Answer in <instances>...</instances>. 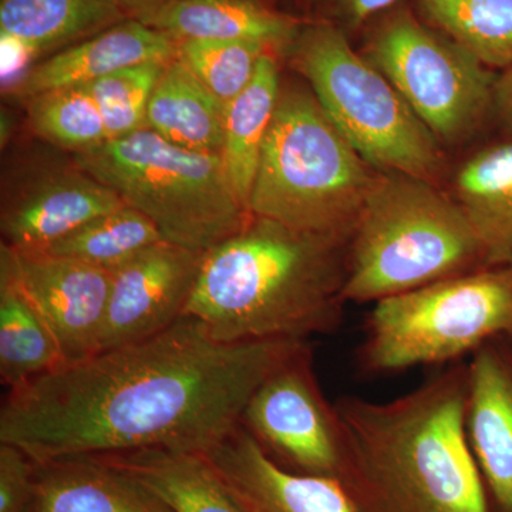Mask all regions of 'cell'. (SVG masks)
Returning a JSON list of instances; mask_svg holds the SVG:
<instances>
[{
    "instance_id": "1",
    "label": "cell",
    "mask_w": 512,
    "mask_h": 512,
    "mask_svg": "<svg viewBox=\"0 0 512 512\" xmlns=\"http://www.w3.org/2000/svg\"><path fill=\"white\" fill-rule=\"evenodd\" d=\"M308 340L225 343L184 315L158 335L9 390L0 443L35 463L143 450L205 454L266 377Z\"/></svg>"
},
{
    "instance_id": "2",
    "label": "cell",
    "mask_w": 512,
    "mask_h": 512,
    "mask_svg": "<svg viewBox=\"0 0 512 512\" xmlns=\"http://www.w3.org/2000/svg\"><path fill=\"white\" fill-rule=\"evenodd\" d=\"M467 363L389 402L336 400L357 512H493L466 433Z\"/></svg>"
},
{
    "instance_id": "3",
    "label": "cell",
    "mask_w": 512,
    "mask_h": 512,
    "mask_svg": "<svg viewBox=\"0 0 512 512\" xmlns=\"http://www.w3.org/2000/svg\"><path fill=\"white\" fill-rule=\"evenodd\" d=\"M348 241L252 215L205 252L184 315L225 343L308 340L339 329Z\"/></svg>"
},
{
    "instance_id": "4",
    "label": "cell",
    "mask_w": 512,
    "mask_h": 512,
    "mask_svg": "<svg viewBox=\"0 0 512 512\" xmlns=\"http://www.w3.org/2000/svg\"><path fill=\"white\" fill-rule=\"evenodd\" d=\"M485 266L453 195L412 175L377 171L348 242L343 301L376 303Z\"/></svg>"
},
{
    "instance_id": "5",
    "label": "cell",
    "mask_w": 512,
    "mask_h": 512,
    "mask_svg": "<svg viewBox=\"0 0 512 512\" xmlns=\"http://www.w3.org/2000/svg\"><path fill=\"white\" fill-rule=\"evenodd\" d=\"M376 173L315 94L286 87L266 134L249 208L296 231L349 242Z\"/></svg>"
},
{
    "instance_id": "6",
    "label": "cell",
    "mask_w": 512,
    "mask_h": 512,
    "mask_svg": "<svg viewBox=\"0 0 512 512\" xmlns=\"http://www.w3.org/2000/svg\"><path fill=\"white\" fill-rule=\"evenodd\" d=\"M74 164L154 222L164 241L205 252L241 231L239 201L220 153L178 147L148 128L76 151Z\"/></svg>"
},
{
    "instance_id": "7",
    "label": "cell",
    "mask_w": 512,
    "mask_h": 512,
    "mask_svg": "<svg viewBox=\"0 0 512 512\" xmlns=\"http://www.w3.org/2000/svg\"><path fill=\"white\" fill-rule=\"evenodd\" d=\"M286 52L320 106L357 154L376 171L440 185L443 146L392 83L329 20L299 28Z\"/></svg>"
},
{
    "instance_id": "8",
    "label": "cell",
    "mask_w": 512,
    "mask_h": 512,
    "mask_svg": "<svg viewBox=\"0 0 512 512\" xmlns=\"http://www.w3.org/2000/svg\"><path fill=\"white\" fill-rule=\"evenodd\" d=\"M512 336V266H485L375 303L359 365L372 375L458 362Z\"/></svg>"
},
{
    "instance_id": "9",
    "label": "cell",
    "mask_w": 512,
    "mask_h": 512,
    "mask_svg": "<svg viewBox=\"0 0 512 512\" xmlns=\"http://www.w3.org/2000/svg\"><path fill=\"white\" fill-rule=\"evenodd\" d=\"M362 55L443 144L470 140L493 119L497 73L400 2L365 26Z\"/></svg>"
},
{
    "instance_id": "10",
    "label": "cell",
    "mask_w": 512,
    "mask_h": 512,
    "mask_svg": "<svg viewBox=\"0 0 512 512\" xmlns=\"http://www.w3.org/2000/svg\"><path fill=\"white\" fill-rule=\"evenodd\" d=\"M241 424L288 470L342 478V430L335 404L320 390L309 343L259 384L242 412Z\"/></svg>"
},
{
    "instance_id": "11",
    "label": "cell",
    "mask_w": 512,
    "mask_h": 512,
    "mask_svg": "<svg viewBox=\"0 0 512 512\" xmlns=\"http://www.w3.org/2000/svg\"><path fill=\"white\" fill-rule=\"evenodd\" d=\"M0 271L15 281L45 320L64 365L99 353L109 305L110 271L66 256L16 252L3 245Z\"/></svg>"
},
{
    "instance_id": "12",
    "label": "cell",
    "mask_w": 512,
    "mask_h": 512,
    "mask_svg": "<svg viewBox=\"0 0 512 512\" xmlns=\"http://www.w3.org/2000/svg\"><path fill=\"white\" fill-rule=\"evenodd\" d=\"M204 254L157 242L111 272V289L100 349L158 335L183 318Z\"/></svg>"
},
{
    "instance_id": "13",
    "label": "cell",
    "mask_w": 512,
    "mask_h": 512,
    "mask_svg": "<svg viewBox=\"0 0 512 512\" xmlns=\"http://www.w3.org/2000/svg\"><path fill=\"white\" fill-rule=\"evenodd\" d=\"M204 456L247 512H357L342 480L288 470L242 424Z\"/></svg>"
},
{
    "instance_id": "14",
    "label": "cell",
    "mask_w": 512,
    "mask_h": 512,
    "mask_svg": "<svg viewBox=\"0 0 512 512\" xmlns=\"http://www.w3.org/2000/svg\"><path fill=\"white\" fill-rule=\"evenodd\" d=\"M466 433L494 512H512V343H485L467 363Z\"/></svg>"
},
{
    "instance_id": "15",
    "label": "cell",
    "mask_w": 512,
    "mask_h": 512,
    "mask_svg": "<svg viewBox=\"0 0 512 512\" xmlns=\"http://www.w3.org/2000/svg\"><path fill=\"white\" fill-rule=\"evenodd\" d=\"M123 205L116 191L80 168L53 175L3 211L2 245L16 252H45L87 222Z\"/></svg>"
},
{
    "instance_id": "16",
    "label": "cell",
    "mask_w": 512,
    "mask_h": 512,
    "mask_svg": "<svg viewBox=\"0 0 512 512\" xmlns=\"http://www.w3.org/2000/svg\"><path fill=\"white\" fill-rule=\"evenodd\" d=\"M177 47L173 37L128 18L30 67L9 92L28 100L50 90L86 86L136 64L170 62Z\"/></svg>"
},
{
    "instance_id": "17",
    "label": "cell",
    "mask_w": 512,
    "mask_h": 512,
    "mask_svg": "<svg viewBox=\"0 0 512 512\" xmlns=\"http://www.w3.org/2000/svg\"><path fill=\"white\" fill-rule=\"evenodd\" d=\"M30 512H174L136 477L99 457L36 463Z\"/></svg>"
},
{
    "instance_id": "18",
    "label": "cell",
    "mask_w": 512,
    "mask_h": 512,
    "mask_svg": "<svg viewBox=\"0 0 512 512\" xmlns=\"http://www.w3.org/2000/svg\"><path fill=\"white\" fill-rule=\"evenodd\" d=\"M137 20L173 37L252 40L286 52L301 23L266 5L262 0H171L136 16Z\"/></svg>"
},
{
    "instance_id": "19",
    "label": "cell",
    "mask_w": 512,
    "mask_h": 512,
    "mask_svg": "<svg viewBox=\"0 0 512 512\" xmlns=\"http://www.w3.org/2000/svg\"><path fill=\"white\" fill-rule=\"evenodd\" d=\"M453 191L480 239L487 266H512V140L464 161L454 175Z\"/></svg>"
},
{
    "instance_id": "20",
    "label": "cell",
    "mask_w": 512,
    "mask_h": 512,
    "mask_svg": "<svg viewBox=\"0 0 512 512\" xmlns=\"http://www.w3.org/2000/svg\"><path fill=\"white\" fill-rule=\"evenodd\" d=\"M225 111L227 106L177 56L151 94L146 128L175 146L221 154Z\"/></svg>"
},
{
    "instance_id": "21",
    "label": "cell",
    "mask_w": 512,
    "mask_h": 512,
    "mask_svg": "<svg viewBox=\"0 0 512 512\" xmlns=\"http://www.w3.org/2000/svg\"><path fill=\"white\" fill-rule=\"evenodd\" d=\"M99 458L136 477L174 512H247L204 454L143 450Z\"/></svg>"
},
{
    "instance_id": "22",
    "label": "cell",
    "mask_w": 512,
    "mask_h": 512,
    "mask_svg": "<svg viewBox=\"0 0 512 512\" xmlns=\"http://www.w3.org/2000/svg\"><path fill=\"white\" fill-rule=\"evenodd\" d=\"M128 18L114 0H0V35L19 40L36 56Z\"/></svg>"
},
{
    "instance_id": "23",
    "label": "cell",
    "mask_w": 512,
    "mask_h": 512,
    "mask_svg": "<svg viewBox=\"0 0 512 512\" xmlns=\"http://www.w3.org/2000/svg\"><path fill=\"white\" fill-rule=\"evenodd\" d=\"M281 84L276 52L266 53L247 89L227 106L221 156L239 201L251 212L252 188Z\"/></svg>"
},
{
    "instance_id": "24",
    "label": "cell",
    "mask_w": 512,
    "mask_h": 512,
    "mask_svg": "<svg viewBox=\"0 0 512 512\" xmlns=\"http://www.w3.org/2000/svg\"><path fill=\"white\" fill-rule=\"evenodd\" d=\"M64 365L55 336L33 303L0 271V380L15 390Z\"/></svg>"
},
{
    "instance_id": "25",
    "label": "cell",
    "mask_w": 512,
    "mask_h": 512,
    "mask_svg": "<svg viewBox=\"0 0 512 512\" xmlns=\"http://www.w3.org/2000/svg\"><path fill=\"white\" fill-rule=\"evenodd\" d=\"M413 10L490 69L512 64V0H413Z\"/></svg>"
},
{
    "instance_id": "26",
    "label": "cell",
    "mask_w": 512,
    "mask_h": 512,
    "mask_svg": "<svg viewBox=\"0 0 512 512\" xmlns=\"http://www.w3.org/2000/svg\"><path fill=\"white\" fill-rule=\"evenodd\" d=\"M161 241L163 235L150 218L123 205L87 222L45 252L113 271Z\"/></svg>"
},
{
    "instance_id": "27",
    "label": "cell",
    "mask_w": 512,
    "mask_h": 512,
    "mask_svg": "<svg viewBox=\"0 0 512 512\" xmlns=\"http://www.w3.org/2000/svg\"><path fill=\"white\" fill-rule=\"evenodd\" d=\"M28 101L33 130L50 143L76 153L109 141L99 106L86 86L50 90Z\"/></svg>"
},
{
    "instance_id": "28",
    "label": "cell",
    "mask_w": 512,
    "mask_h": 512,
    "mask_svg": "<svg viewBox=\"0 0 512 512\" xmlns=\"http://www.w3.org/2000/svg\"><path fill=\"white\" fill-rule=\"evenodd\" d=\"M269 52L276 50L252 40L192 39L178 42L177 47L178 59L225 106L247 89Z\"/></svg>"
},
{
    "instance_id": "29",
    "label": "cell",
    "mask_w": 512,
    "mask_h": 512,
    "mask_svg": "<svg viewBox=\"0 0 512 512\" xmlns=\"http://www.w3.org/2000/svg\"><path fill=\"white\" fill-rule=\"evenodd\" d=\"M167 63L136 64L86 84L99 106L109 141L146 128L148 101Z\"/></svg>"
},
{
    "instance_id": "30",
    "label": "cell",
    "mask_w": 512,
    "mask_h": 512,
    "mask_svg": "<svg viewBox=\"0 0 512 512\" xmlns=\"http://www.w3.org/2000/svg\"><path fill=\"white\" fill-rule=\"evenodd\" d=\"M36 463L19 447L0 443V512H30Z\"/></svg>"
},
{
    "instance_id": "31",
    "label": "cell",
    "mask_w": 512,
    "mask_h": 512,
    "mask_svg": "<svg viewBox=\"0 0 512 512\" xmlns=\"http://www.w3.org/2000/svg\"><path fill=\"white\" fill-rule=\"evenodd\" d=\"M333 25L346 33L363 29L384 10L393 8L402 0H325Z\"/></svg>"
},
{
    "instance_id": "32",
    "label": "cell",
    "mask_w": 512,
    "mask_h": 512,
    "mask_svg": "<svg viewBox=\"0 0 512 512\" xmlns=\"http://www.w3.org/2000/svg\"><path fill=\"white\" fill-rule=\"evenodd\" d=\"M493 119L512 140V64L500 70L493 89Z\"/></svg>"
},
{
    "instance_id": "33",
    "label": "cell",
    "mask_w": 512,
    "mask_h": 512,
    "mask_svg": "<svg viewBox=\"0 0 512 512\" xmlns=\"http://www.w3.org/2000/svg\"><path fill=\"white\" fill-rule=\"evenodd\" d=\"M114 2L126 10L131 18H136L141 13L156 9L158 6L164 5V3L171 2V0H114Z\"/></svg>"
},
{
    "instance_id": "34",
    "label": "cell",
    "mask_w": 512,
    "mask_h": 512,
    "mask_svg": "<svg viewBox=\"0 0 512 512\" xmlns=\"http://www.w3.org/2000/svg\"><path fill=\"white\" fill-rule=\"evenodd\" d=\"M508 339H510V340H511V343H512V336H511V338H508Z\"/></svg>"
}]
</instances>
